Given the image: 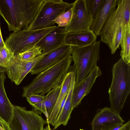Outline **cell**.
<instances>
[{"label": "cell", "instance_id": "obj_30", "mask_svg": "<svg viewBox=\"0 0 130 130\" xmlns=\"http://www.w3.org/2000/svg\"><path fill=\"white\" fill-rule=\"evenodd\" d=\"M0 130H5L4 129L0 127Z\"/></svg>", "mask_w": 130, "mask_h": 130}, {"label": "cell", "instance_id": "obj_31", "mask_svg": "<svg viewBox=\"0 0 130 130\" xmlns=\"http://www.w3.org/2000/svg\"><path fill=\"white\" fill-rule=\"evenodd\" d=\"M44 130H46L45 129H45H44Z\"/></svg>", "mask_w": 130, "mask_h": 130}, {"label": "cell", "instance_id": "obj_21", "mask_svg": "<svg viewBox=\"0 0 130 130\" xmlns=\"http://www.w3.org/2000/svg\"><path fill=\"white\" fill-rule=\"evenodd\" d=\"M121 58L126 63L130 64V25H126L123 28L120 45Z\"/></svg>", "mask_w": 130, "mask_h": 130}, {"label": "cell", "instance_id": "obj_15", "mask_svg": "<svg viewBox=\"0 0 130 130\" xmlns=\"http://www.w3.org/2000/svg\"><path fill=\"white\" fill-rule=\"evenodd\" d=\"M118 0H104L101 7L93 18L90 28L97 36H100L104 26Z\"/></svg>", "mask_w": 130, "mask_h": 130}, {"label": "cell", "instance_id": "obj_3", "mask_svg": "<svg viewBox=\"0 0 130 130\" xmlns=\"http://www.w3.org/2000/svg\"><path fill=\"white\" fill-rule=\"evenodd\" d=\"M130 23V0H118L100 35V41L108 46L112 55L119 48L123 27Z\"/></svg>", "mask_w": 130, "mask_h": 130}, {"label": "cell", "instance_id": "obj_9", "mask_svg": "<svg viewBox=\"0 0 130 130\" xmlns=\"http://www.w3.org/2000/svg\"><path fill=\"white\" fill-rule=\"evenodd\" d=\"M93 18L88 11L86 0H76L73 2L71 20L64 27L62 34L81 32L90 30Z\"/></svg>", "mask_w": 130, "mask_h": 130}, {"label": "cell", "instance_id": "obj_17", "mask_svg": "<svg viewBox=\"0 0 130 130\" xmlns=\"http://www.w3.org/2000/svg\"><path fill=\"white\" fill-rule=\"evenodd\" d=\"M5 71V68L0 69V117L8 124L12 117L13 105L8 98L4 88Z\"/></svg>", "mask_w": 130, "mask_h": 130}, {"label": "cell", "instance_id": "obj_6", "mask_svg": "<svg viewBox=\"0 0 130 130\" xmlns=\"http://www.w3.org/2000/svg\"><path fill=\"white\" fill-rule=\"evenodd\" d=\"M57 25L38 29H23L11 33L5 44L6 48L14 55H17L30 48Z\"/></svg>", "mask_w": 130, "mask_h": 130}, {"label": "cell", "instance_id": "obj_23", "mask_svg": "<svg viewBox=\"0 0 130 130\" xmlns=\"http://www.w3.org/2000/svg\"><path fill=\"white\" fill-rule=\"evenodd\" d=\"M87 9L93 18L98 11L104 0H86Z\"/></svg>", "mask_w": 130, "mask_h": 130}, {"label": "cell", "instance_id": "obj_11", "mask_svg": "<svg viewBox=\"0 0 130 130\" xmlns=\"http://www.w3.org/2000/svg\"><path fill=\"white\" fill-rule=\"evenodd\" d=\"M124 121L120 114L112 111L110 107L99 109L91 123L92 130H110L116 126L124 124Z\"/></svg>", "mask_w": 130, "mask_h": 130}, {"label": "cell", "instance_id": "obj_19", "mask_svg": "<svg viewBox=\"0 0 130 130\" xmlns=\"http://www.w3.org/2000/svg\"><path fill=\"white\" fill-rule=\"evenodd\" d=\"M75 79L74 72L67 99L60 114L55 123L53 130L56 129L61 125L64 126L67 125L70 118L73 109L72 105V97Z\"/></svg>", "mask_w": 130, "mask_h": 130}, {"label": "cell", "instance_id": "obj_32", "mask_svg": "<svg viewBox=\"0 0 130 130\" xmlns=\"http://www.w3.org/2000/svg\"><path fill=\"white\" fill-rule=\"evenodd\" d=\"M0 128H1V127H0Z\"/></svg>", "mask_w": 130, "mask_h": 130}, {"label": "cell", "instance_id": "obj_2", "mask_svg": "<svg viewBox=\"0 0 130 130\" xmlns=\"http://www.w3.org/2000/svg\"><path fill=\"white\" fill-rule=\"evenodd\" d=\"M72 60L71 55H70L38 73L29 84L23 88L22 96L25 97L32 94L44 96L60 85L70 71Z\"/></svg>", "mask_w": 130, "mask_h": 130}, {"label": "cell", "instance_id": "obj_10", "mask_svg": "<svg viewBox=\"0 0 130 130\" xmlns=\"http://www.w3.org/2000/svg\"><path fill=\"white\" fill-rule=\"evenodd\" d=\"M44 56L42 55L30 60L24 61L14 55L6 68L8 77L16 85H19L36 64Z\"/></svg>", "mask_w": 130, "mask_h": 130}, {"label": "cell", "instance_id": "obj_27", "mask_svg": "<svg viewBox=\"0 0 130 130\" xmlns=\"http://www.w3.org/2000/svg\"><path fill=\"white\" fill-rule=\"evenodd\" d=\"M0 127L5 130H10L8 124L0 117Z\"/></svg>", "mask_w": 130, "mask_h": 130}, {"label": "cell", "instance_id": "obj_18", "mask_svg": "<svg viewBox=\"0 0 130 130\" xmlns=\"http://www.w3.org/2000/svg\"><path fill=\"white\" fill-rule=\"evenodd\" d=\"M74 73V71H70L64 78L61 84V89L56 104L48 120H46L53 126H54L56 118L61 102L69 90Z\"/></svg>", "mask_w": 130, "mask_h": 130}, {"label": "cell", "instance_id": "obj_26", "mask_svg": "<svg viewBox=\"0 0 130 130\" xmlns=\"http://www.w3.org/2000/svg\"><path fill=\"white\" fill-rule=\"evenodd\" d=\"M27 101L32 106L38 103L42 102L44 99V96L38 94H32L26 96Z\"/></svg>", "mask_w": 130, "mask_h": 130}, {"label": "cell", "instance_id": "obj_1", "mask_svg": "<svg viewBox=\"0 0 130 130\" xmlns=\"http://www.w3.org/2000/svg\"><path fill=\"white\" fill-rule=\"evenodd\" d=\"M45 0H0V15L10 31L27 29Z\"/></svg>", "mask_w": 130, "mask_h": 130}, {"label": "cell", "instance_id": "obj_25", "mask_svg": "<svg viewBox=\"0 0 130 130\" xmlns=\"http://www.w3.org/2000/svg\"><path fill=\"white\" fill-rule=\"evenodd\" d=\"M14 55L5 46L0 50V58L3 68H6L10 59Z\"/></svg>", "mask_w": 130, "mask_h": 130}, {"label": "cell", "instance_id": "obj_29", "mask_svg": "<svg viewBox=\"0 0 130 130\" xmlns=\"http://www.w3.org/2000/svg\"><path fill=\"white\" fill-rule=\"evenodd\" d=\"M46 130H51L50 126H47L45 128Z\"/></svg>", "mask_w": 130, "mask_h": 130}, {"label": "cell", "instance_id": "obj_12", "mask_svg": "<svg viewBox=\"0 0 130 130\" xmlns=\"http://www.w3.org/2000/svg\"><path fill=\"white\" fill-rule=\"evenodd\" d=\"M102 74L100 68L97 66L82 81L78 83L75 82L72 97L73 109L80 104L83 99L90 92L97 78Z\"/></svg>", "mask_w": 130, "mask_h": 130}, {"label": "cell", "instance_id": "obj_13", "mask_svg": "<svg viewBox=\"0 0 130 130\" xmlns=\"http://www.w3.org/2000/svg\"><path fill=\"white\" fill-rule=\"evenodd\" d=\"M72 46L63 44L45 56L35 65L30 71L31 75L37 74L71 55Z\"/></svg>", "mask_w": 130, "mask_h": 130}, {"label": "cell", "instance_id": "obj_8", "mask_svg": "<svg viewBox=\"0 0 130 130\" xmlns=\"http://www.w3.org/2000/svg\"><path fill=\"white\" fill-rule=\"evenodd\" d=\"M13 113L9 124L10 130H44L46 123L35 110L13 105Z\"/></svg>", "mask_w": 130, "mask_h": 130}, {"label": "cell", "instance_id": "obj_16", "mask_svg": "<svg viewBox=\"0 0 130 130\" xmlns=\"http://www.w3.org/2000/svg\"><path fill=\"white\" fill-rule=\"evenodd\" d=\"M97 36L91 30L66 34L64 44L81 47L90 45L96 41Z\"/></svg>", "mask_w": 130, "mask_h": 130}, {"label": "cell", "instance_id": "obj_20", "mask_svg": "<svg viewBox=\"0 0 130 130\" xmlns=\"http://www.w3.org/2000/svg\"><path fill=\"white\" fill-rule=\"evenodd\" d=\"M61 87V84L52 89L46 95L42 102L43 113L45 115L46 120L53 110L57 102Z\"/></svg>", "mask_w": 130, "mask_h": 130}, {"label": "cell", "instance_id": "obj_5", "mask_svg": "<svg viewBox=\"0 0 130 130\" xmlns=\"http://www.w3.org/2000/svg\"><path fill=\"white\" fill-rule=\"evenodd\" d=\"M101 42L100 41H96L81 47L72 46L71 56L74 62L75 82L82 81L97 66L100 58Z\"/></svg>", "mask_w": 130, "mask_h": 130}, {"label": "cell", "instance_id": "obj_4", "mask_svg": "<svg viewBox=\"0 0 130 130\" xmlns=\"http://www.w3.org/2000/svg\"><path fill=\"white\" fill-rule=\"evenodd\" d=\"M108 93L110 108L120 114L130 92V65L121 58L113 64Z\"/></svg>", "mask_w": 130, "mask_h": 130}, {"label": "cell", "instance_id": "obj_24", "mask_svg": "<svg viewBox=\"0 0 130 130\" xmlns=\"http://www.w3.org/2000/svg\"><path fill=\"white\" fill-rule=\"evenodd\" d=\"M72 8L69 10L59 14L55 19L56 24L60 27H64L69 23L71 18Z\"/></svg>", "mask_w": 130, "mask_h": 130}, {"label": "cell", "instance_id": "obj_7", "mask_svg": "<svg viewBox=\"0 0 130 130\" xmlns=\"http://www.w3.org/2000/svg\"><path fill=\"white\" fill-rule=\"evenodd\" d=\"M73 5V3H69L62 0H45L34 20L27 29H38L54 26L57 17L71 9Z\"/></svg>", "mask_w": 130, "mask_h": 130}, {"label": "cell", "instance_id": "obj_22", "mask_svg": "<svg viewBox=\"0 0 130 130\" xmlns=\"http://www.w3.org/2000/svg\"><path fill=\"white\" fill-rule=\"evenodd\" d=\"M42 55V50L40 47L35 45L27 50L15 56L21 60L28 61Z\"/></svg>", "mask_w": 130, "mask_h": 130}, {"label": "cell", "instance_id": "obj_14", "mask_svg": "<svg viewBox=\"0 0 130 130\" xmlns=\"http://www.w3.org/2000/svg\"><path fill=\"white\" fill-rule=\"evenodd\" d=\"M64 27H56L39 40L36 44L45 56L64 44L66 34L62 33Z\"/></svg>", "mask_w": 130, "mask_h": 130}, {"label": "cell", "instance_id": "obj_28", "mask_svg": "<svg viewBox=\"0 0 130 130\" xmlns=\"http://www.w3.org/2000/svg\"><path fill=\"white\" fill-rule=\"evenodd\" d=\"M5 46L2 37L0 24V50Z\"/></svg>", "mask_w": 130, "mask_h": 130}]
</instances>
